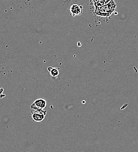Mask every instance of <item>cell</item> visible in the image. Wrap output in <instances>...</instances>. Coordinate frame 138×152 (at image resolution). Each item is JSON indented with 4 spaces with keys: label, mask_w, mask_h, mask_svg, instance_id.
<instances>
[{
    "label": "cell",
    "mask_w": 138,
    "mask_h": 152,
    "mask_svg": "<svg viewBox=\"0 0 138 152\" xmlns=\"http://www.w3.org/2000/svg\"><path fill=\"white\" fill-rule=\"evenodd\" d=\"M117 5L114 0L109 4L99 7H95L94 13L95 15L101 17H109L115 11Z\"/></svg>",
    "instance_id": "obj_1"
},
{
    "label": "cell",
    "mask_w": 138,
    "mask_h": 152,
    "mask_svg": "<svg viewBox=\"0 0 138 152\" xmlns=\"http://www.w3.org/2000/svg\"><path fill=\"white\" fill-rule=\"evenodd\" d=\"M47 105V102L45 99L39 98L36 99L31 105L32 110H44Z\"/></svg>",
    "instance_id": "obj_2"
},
{
    "label": "cell",
    "mask_w": 138,
    "mask_h": 152,
    "mask_svg": "<svg viewBox=\"0 0 138 152\" xmlns=\"http://www.w3.org/2000/svg\"><path fill=\"white\" fill-rule=\"evenodd\" d=\"M46 115V111L44 110H32L31 112L32 118L36 122L43 121Z\"/></svg>",
    "instance_id": "obj_3"
},
{
    "label": "cell",
    "mask_w": 138,
    "mask_h": 152,
    "mask_svg": "<svg viewBox=\"0 0 138 152\" xmlns=\"http://www.w3.org/2000/svg\"><path fill=\"white\" fill-rule=\"evenodd\" d=\"M70 13L72 17L82 15L83 14V7L79 4H73L70 8Z\"/></svg>",
    "instance_id": "obj_4"
},
{
    "label": "cell",
    "mask_w": 138,
    "mask_h": 152,
    "mask_svg": "<svg viewBox=\"0 0 138 152\" xmlns=\"http://www.w3.org/2000/svg\"><path fill=\"white\" fill-rule=\"evenodd\" d=\"M112 0H91L93 2L94 7H99L106 5L111 2Z\"/></svg>",
    "instance_id": "obj_5"
},
{
    "label": "cell",
    "mask_w": 138,
    "mask_h": 152,
    "mask_svg": "<svg viewBox=\"0 0 138 152\" xmlns=\"http://www.w3.org/2000/svg\"><path fill=\"white\" fill-rule=\"evenodd\" d=\"M47 70L49 72L50 75L53 77H57L59 75V68L58 67H48Z\"/></svg>",
    "instance_id": "obj_6"
}]
</instances>
